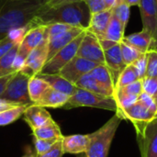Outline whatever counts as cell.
I'll list each match as a JSON object with an SVG mask.
<instances>
[{
    "instance_id": "8",
    "label": "cell",
    "mask_w": 157,
    "mask_h": 157,
    "mask_svg": "<svg viewBox=\"0 0 157 157\" xmlns=\"http://www.w3.org/2000/svg\"><path fill=\"white\" fill-rule=\"evenodd\" d=\"M76 56L94 62L98 64H105L104 51L99 43V40L88 30L85 31Z\"/></svg>"
},
{
    "instance_id": "44",
    "label": "cell",
    "mask_w": 157,
    "mask_h": 157,
    "mask_svg": "<svg viewBox=\"0 0 157 157\" xmlns=\"http://www.w3.org/2000/svg\"><path fill=\"white\" fill-rule=\"evenodd\" d=\"M17 106H21V104L15 103V102H11V101L6 100V99L0 98V112L6 111L7 109H13V108H16Z\"/></svg>"
},
{
    "instance_id": "30",
    "label": "cell",
    "mask_w": 157,
    "mask_h": 157,
    "mask_svg": "<svg viewBox=\"0 0 157 157\" xmlns=\"http://www.w3.org/2000/svg\"><path fill=\"white\" fill-rule=\"evenodd\" d=\"M116 103H117V109H125L132 106L138 100L137 96L130 95L123 92L121 89H115L113 95Z\"/></svg>"
},
{
    "instance_id": "41",
    "label": "cell",
    "mask_w": 157,
    "mask_h": 157,
    "mask_svg": "<svg viewBox=\"0 0 157 157\" xmlns=\"http://www.w3.org/2000/svg\"><path fill=\"white\" fill-rule=\"evenodd\" d=\"M84 2L86 4L91 15L107 9L104 0H85Z\"/></svg>"
},
{
    "instance_id": "42",
    "label": "cell",
    "mask_w": 157,
    "mask_h": 157,
    "mask_svg": "<svg viewBox=\"0 0 157 157\" xmlns=\"http://www.w3.org/2000/svg\"><path fill=\"white\" fill-rule=\"evenodd\" d=\"M63 144L62 140L58 141L50 151L45 153L41 155H37V157H63Z\"/></svg>"
},
{
    "instance_id": "28",
    "label": "cell",
    "mask_w": 157,
    "mask_h": 157,
    "mask_svg": "<svg viewBox=\"0 0 157 157\" xmlns=\"http://www.w3.org/2000/svg\"><path fill=\"white\" fill-rule=\"evenodd\" d=\"M19 45L14 46L9 52H7L1 59H0V77L6 76L8 75L15 74L12 68L13 61L17 53Z\"/></svg>"
},
{
    "instance_id": "1",
    "label": "cell",
    "mask_w": 157,
    "mask_h": 157,
    "mask_svg": "<svg viewBox=\"0 0 157 157\" xmlns=\"http://www.w3.org/2000/svg\"><path fill=\"white\" fill-rule=\"evenodd\" d=\"M45 4L46 0H0V40L9 30L29 24Z\"/></svg>"
},
{
    "instance_id": "33",
    "label": "cell",
    "mask_w": 157,
    "mask_h": 157,
    "mask_svg": "<svg viewBox=\"0 0 157 157\" xmlns=\"http://www.w3.org/2000/svg\"><path fill=\"white\" fill-rule=\"evenodd\" d=\"M113 16L118 18V20L126 29L131 17V6L127 5L124 1H122L120 5L113 8Z\"/></svg>"
},
{
    "instance_id": "39",
    "label": "cell",
    "mask_w": 157,
    "mask_h": 157,
    "mask_svg": "<svg viewBox=\"0 0 157 157\" xmlns=\"http://www.w3.org/2000/svg\"><path fill=\"white\" fill-rule=\"evenodd\" d=\"M118 89H121L127 94L137 96V97H139L144 92L142 80H137V81H135V82H133L128 86H123L121 88H118Z\"/></svg>"
},
{
    "instance_id": "18",
    "label": "cell",
    "mask_w": 157,
    "mask_h": 157,
    "mask_svg": "<svg viewBox=\"0 0 157 157\" xmlns=\"http://www.w3.org/2000/svg\"><path fill=\"white\" fill-rule=\"evenodd\" d=\"M153 40V33L147 29H143L139 32L124 36L122 42L133 47L142 53H146L151 46Z\"/></svg>"
},
{
    "instance_id": "38",
    "label": "cell",
    "mask_w": 157,
    "mask_h": 157,
    "mask_svg": "<svg viewBox=\"0 0 157 157\" xmlns=\"http://www.w3.org/2000/svg\"><path fill=\"white\" fill-rule=\"evenodd\" d=\"M132 65L137 70V73L139 75V77L141 80H143L146 75V69H147V56L146 53H144L139 59H137Z\"/></svg>"
},
{
    "instance_id": "13",
    "label": "cell",
    "mask_w": 157,
    "mask_h": 157,
    "mask_svg": "<svg viewBox=\"0 0 157 157\" xmlns=\"http://www.w3.org/2000/svg\"><path fill=\"white\" fill-rule=\"evenodd\" d=\"M46 30V26L44 25H37L32 27L26 34L23 41L19 44L17 54L22 57H28L29 53L37 46H39L44 39V34Z\"/></svg>"
},
{
    "instance_id": "53",
    "label": "cell",
    "mask_w": 157,
    "mask_h": 157,
    "mask_svg": "<svg viewBox=\"0 0 157 157\" xmlns=\"http://www.w3.org/2000/svg\"><path fill=\"white\" fill-rule=\"evenodd\" d=\"M80 157H87L86 155H84V156H80Z\"/></svg>"
},
{
    "instance_id": "25",
    "label": "cell",
    "mask_w": 157,
    "mask_h": 157,
    "mask_svg": "<svg viewBox=\"0 0 157 157\" xmlns=\"http://www.w3.org/2000/svg\"><path fill=\"white\" fill-rule=\"evenodd\" d=\"M48 88H50V86L43 79L38 77L37 75L30 77L28 84V91L32 104L39 101Z\"/></svg>"
},
{
    "instance_id": "37",
    "label": "cell",
    "mask_w": 157,
    "mask_h": 157,
    "mask_svg": "<svg viewBox=\"0 0 157 157\" xmlns=\"http://www.w3.org/2000/svg\"><path fill=\"white\" fill-rule=\"evenodd\" d=\"M143 89L144 92L152 96L153 98H157V76L156 77H144L143 80Z\"/></svg>"
},
{
    "instance_id": "11",
    "label": "cell",
    "mask_w": 157,
    "mask_h": 157,
    "mask_svg": "<svg viewBox=\"0 0 157 157\" xmlns=\"http://www.w3.org/2000/svg\"><path fill=\"white\" fill-rule=\"evenodd\" d=\"M137 136L141 157H157V118L147 123Z\"/></svg>"
},
{
    "instance_id": "51",
    "label": "cell",
    "mask_w": 157,
    "mask_h": 157,
    "mask_svg": "<svg viewBox=\"0 0 157 157\" xmlns=\"http://www.w3.org/2000/svg\"><path fill=\"white\" fill-rule=\"evenodd\" d=\"M57 1H59V0H47L45 6H46L47 7H51V6H52L55 4Z\"/></svg>"
},
{
    "instance_id": "48",
    "label": "cell",
    "mask_w": 157,
    "mask_h": 157,
    "mask_svg": "<svg viewBox=\"0 0 157 157\" xmlns=\"http://www.w3.org/2000/svg\"><path fill=\"white\" fill-rule=\"evenodd\" d=\"M123 0H104L107 9H113L118 5H120Z\"/></svg>"
},
{
    "instance_id": "32",
    "label": "cell",
    "mask_w": 157,
    "mask_h": 157,
    "mask_svg": "<svg viewBox=\"0 0 157 157\" xmlns=\"http://www.w3.org/2000/svg\"><path fill=\"white\" fill-rule=\"evenodd\" d=\"M121 55H122V59L125 63L126 65H130L132 64L137 59H139L144 53H142L141 52L137 51L136 49H134L133 47L124 43V42H121Z\"/></svg>"
},
{
    "instance_id": "7",
    "label": "cell",
    "mask_w": 157,
    "mask_h": 157,
    "mask_svg": "<svg viewBox=\"0 0 157 157\" xmlns=\"http://www.w3.org/2000/svg\"><path fill=\"white\" fill-rule=\"evenodd\" d=\"M116 114L122 121H129L133 124L136 135L141 134L147 123L155 117V113L145 107L139 100L128 109H117Z\"/></svg>"
},
{
    "instance_id": "2",
    "label": "cell",
    "mask_w": 157,
    "mask_h": 157,
    "mask_svg": "<svg viewBox=\"0 0 157 157\" xmlns=\"http://www.w3.org/2000/svg\"><path fill=\"white\" fill-rule=\"evenodd\" d=\"M91 13L85 2L63 4L52 7L45 6L31 21L34 26L64 23L73 27L87 29Z\"/></svg>"
},
{
    "instance_id": "26",
    "label": "cell",
    "mask_w": 157,
    "mask_h": 157,
    "mask_svg": "<svg viewBox=\"0 0 157 157\" xmlns=\"http://www.w3.org/2000/svg\"><path fill=\"white\" fill-rule=\"evenodd\" d=\"M124 33H125V29L123 28L122 24L112 14L109 24L102 39H106V40L115 41L117 43H121L125 36ZM98 40H100V39H98Z\"/></svg>"
},
{
    "instance_id": "49",
    "label": "cell",
    "mask_w": 157,
    "mask_h": 157,
    "mask_svg": "<svg viewBox=\"0 0 157 157\" xmlns=\"http://www.w3.org/2000/svg\"><path fill=\"white\" fill-rule=\"evenodd\" d=\"M123 1L132 7V6H138L141 0H123Z\"/></svg>"
},
{
    "instance_id": "54",
    "label": "cell",
    "mask_w": 157,
    "mask_h": 157,
    "mask_svg": "<svg viewBox=\"0 0 157 157\" xmlns=\"http://www.w3.org/2000/svg\"><path fill=\"white\" fill-rule=\"evenodd\" d=\"M46 1H47V0H46Z\"/></svg>"
},
{
    "instance_id": "5",
    "label": "cell",
    "mask_w": 157,
    "mask_h": 157,
    "mask_svg": "<svg viewBox=\"0 0 157 157\" xmlns=\"http://www.w3.org/2000/svg\"><path fill=\"white\" fill-rule=\"evenodd\" d=\"M29 78L30 77L29 75L22 72L15 73L0 98L21 105H31L32 102L30 101L28 91V84Z\"/></svg>"
},
{
    "instance_id": "50",
    "label": "cell",
    "mask_w": 157,
    "mask_h": 157,
    "mask_svg": "<svg viewBox=\"0 0 157 157\" xmlns=\"http://www.w3.org/2000/svg\"><path fill=\"white\" fill-rule=\"evenodd\" d=\"M22 157H37V155H36L35 153H33V152L29 149V150H27V151L25 152V154L23 155V156Z\"/></svg>"
},
{
    "instance_id": "43",
    "label": "cell",
    "mask_w": 157,
    "mask_h": 157,
    "mask_svg": "<svg viewBox=\"0 0 157 157\" xmlns=\"http://www.w3.org/2000/svg\"><path fill=\"white\" fill-rule=\"evenodd\" d=\"M16 44H14L10 40H8L6 37L0 40V59L7 52H9Z\"/></svg>"
},
{
    "instance_id": "23",
    "label": "cell",
    "mask_w": 157,
    "mask_h": 157,
    "mask_svg": "<svg viewBox=\"0 0 157 157\" xmlns=\"http://www.w3.org/2000/svg\"><path fill=\"white\" fill-rule=\"evenodd\" d=\"M34 138L44 139V140H62L63 135L62 134L60 126L51 119L41 127L32 131Z\"/></svg>"
},
{
    "instance_id": "35",
    "label": "cell",
    "mask_w": 157,
    "mask_h": 157,
    "mask_svg": "<svg viewBox=\"0 0 157 157\" xmlns=\"http://www.w3.org/2000/svg\"><path fill=\"white\" fill-rule=\"evenodd\" d=\"M60 140H44V139H36L34 138V147L36 155H41L47 153L52 149V147Z\"/></svg>"
},
{
    "instance_id": "45",
    "label": "cell",
    "mask_w": 157,
    "mask_h": 157,
    "mask_svg": "<svg viewBox=\"0 0 157 157\" xmlns=\"http://www.w3.org/2000/svg\"><path fill=\"white\" fill-rule=\"evenodd\" d=\"M13 75H14V74L8 75H6V76L0 77V97H1V95L4 93L6 87L7 86V85H8V83H9V81H10V79L12 78Z\"/></svg>"
},
{
    "instance_id": "14",
    "label": "cell",
    "mask_w": 157,
    "mask_h": 157,
    "mask_svg": "<svg viewBox=\"0 0 157 157\" xmlns=\"http://www.w3.org/2000/svg\"><path fill=\"white\" fill-rule=\"evenodd\" d=\"M86 29L74 27L70 30L62 33L60 35H57L55 37H52L49 39V44H48V60H50L54 54H56L60 50H62L63 47L68 45L71 41H73L75 38H77L80 34H82ZM47 60V61H48Z\"/></svg>"
},
{
    "instance_id": "10",
    "label": "cell",
    "mask_w": 157,
    "mask_h": 157,
    "mask_svg": "<svg viewBox=\"0 0 157 157\" xmlns=\"http://www.w3.org/2000/svg\"><path fill=\"white\" fill-rule=\"evenodd\" d=\"M98 65V64L94 62L75 56L67 64H65L58 74L70 83L75 85L82 76L90 73Z\"/></svg>"
},
{
    "instance_id": "19",
    "label": "cell",
    "mask_w": 157,
    "mask_h": 157,
    "mask_svg": "<svg viewBox=\"0 0 157 157\" xmlns=\"http://www.w3.org/2000/svg\"><path fill=\"white\" fill-rule=\"evenodd\" d=\"M63 150L65 154H82L86 153L88 146L87 134H74L63 136L62 139Z\"/></svg>"
},
{
    "instance_id": "6",
    "label": "cell",
    "mask_w": 157,
    "mask_h": 157,
    "mask_svg": "<svg viewBox=\"0 0 157 157\" xmlns=\"http://www.w3.org/2000/svg\"><path fill=\"white\" fill-rule=\"evenodd\" d=\"M85 31L82 34H80L77 38H75L73 41H71L68 45H66L62 50H60L50 60H48L44 64V66L42 67L40 74H43V75L58 74L65 64H67L73 58L76 56L79 45L85 35Z\"/></svg>"
},
{
    "instance_id": "40",
    "label": "cell",
    "mask_w": 157,
    "mask_h": 157,
    "mask_svg": "<svg viewBox=\"0 0 157 157\" xmlns=\"http://www.w3.org/2000/svg\"><path fill=\"white\" fill-rule=\"evenodd\" d=\"M138 100L140 102H142L145 107H147L149 109H151L152 111H154L155 113H156L157 110V104L156 100L155 98H153L152 96L146 94L145 92H143L139 97H138Z\"/></svg>"
},
{
    "instance_id": "12",
    "label": "cell",
    "mask_w": 157,
    "mask_h": 157,
    "mask_svg": "<svg viewBox=\"0 0 157 157\" xmlns=\"http://www.w3.org/2000/svg\"><path fill=\"white\" fill-rule=\"evenodd\" d=\"M104 58H105V65L109 70L115 85L120 75L127 66L122 59L120 43H117L111 48L104 51Z\"/></svg>"
},
{
    "instance_id": "3",
    "label": "cell",
    "mask_w": 157,
    "mask_h": 157,
    "mask_svg": "<svg viewBox=\"0 0 157 157\" xmlns=\"http://www.w3.org/2000/svg\"><path fill=\"white\" fill-rule=\"evenodd\" d=\"M115 114L102 127L88 135V146L85 153L87 157H108L111 143L121 122Z\"/></svg>"
},
{
    "instance_id": "27",
    "label": "cell",
    "mask_w": 157,
    "mask_h": 157,
    "mask_svg": "<svg viewBox=\"0 0 157 157\" xmlns=\"http://www.w3.org/2000/svg\"><path fill=\"white\" fill-rule=\"evenodd\" d=\"M137 80H141V79L139 77V75H138L135 67L132 64L127 65L118 78V80L115 84V89L121 88V87L128 86Z\"/></svg>"
},
{
    "instance_id": "31",
    "label": "cell",
    "mask_w": 157,
    "mask_h": 157,
    "mask_svg": "<svg viewBox=\"0 0 157 157\" xmlns=\"http://www.w3.org/2000/svg\"><path fill=\"white\" fill-rule=\"evenodd\" d=\"M32 27H35V26L33 25L32 22H30L28 25H25V26H22V27H18V28L13 29H11V30H9L7 32V34H6V37L8 40H10L14 44L19 45L23 41L24 38H25V36L27 34V32Z\"/></svg>"
},
{
    "instance_id": "47",
    "label": "cell",
    "mask_w": 157,
    "mask_h": 157,
    "mask_svg": "<svg viewBox=\"0 0 157 157\" xmlns=\"http://www.w3.org/2000/svg\"><path fill=\"white\" fill-rule=\"evenodd\" d=\"M149 50H153V51H157V17L156 22H155V30L153 33V40H152V43L150 46Z\"/></svg>"
},
{
    "instance_id": "29",
    "label": "cell",
    "mask_w": 157,
    "mask_h": 157,
    "mask_svg": "<svg viewBox=\"0 0 157 157\" xmlns=\"http://www.w3.org/2000/svg\"><path fill=\"white\" fill-rule=\"evenodd\" d=\"M27 107V105H21L0 112V126H6L17 121L23 115Z\"/></svg>"
},
{
    "instance_id": "9",
    "label": "cell",
    "mask_w": 157,
    "mask_h": 157,
    "mask_svg": "<svg viewBox=\"0 0 157 157\" xmlns=\"http://www.w3.org/2000/svg\"><path fill=\"white\" fill-rule=\"evenodd\" d=\"M48 37L44 34V39L41 43L29 53L26 59L25 66L20 72L24 73L29 77L40 74L48 60Z\"/></svg>"
},
{
    "instance_id": "22",
    "label": "cell",
    "mask_w": 157,
    "mask_h": 157,
    "mask_svg": "<svg viewBox=\"0 0 157 157\" xmlns=\"http://www.w3.org/2000/svg\"><path fill=\"white\" fill-rule=\"evenodd\" d=\"M75 86L77 88H81L100 96H105V97H113V93L109 92L108 89H106L104 86H102L91 75L90 73L85 75L82 76L76 83Z\"/></svg>"
},
{
    "instance_id": "16",
    "label": "cell",
    "mask_w": 157,
    "mask_h": 157,
    "mask_svg": "<svg viewBox=\"0 0 157 157\" xmlns=\"http://www.w3.org/2000/svg\"><path fill=\"white\" fill-rule=\"evenodd\" d=\"M112 14L113 9H105L103 11L92 14L86 30L96 35L98 39H102L109 24Z\"/></svg>"
},
{
    "instance_id": "20",
    "label": "cell",
    "mask_w": 157,
    "mask_h": 157,
    "mask_svg": "<svg viewBox=\"0 0 157 157\" xmlns=\"http://www.w3.org/2000/svg\"><path fill=\"white\" fill-rule=\"evenodd\" d=\"M37 76L43 79L45 82H47V84L52 89L59 91L61 93H63L69 97L73 96L77 89L75 85L70 83L68 80H66L63 76H61L59 74H53V75L38 74Z\"/></svg>"
},
{
    "instance_id": "4",
    "label": "cell",
    "mask_w": 157,
    "mask_h": 157,
    "mask_svg": "<svg viewBox=\"0 0 157 157\" xmlns=\"http://www.w3.org/2000/svg\"><path fill=\"white\" fill-rule=\"evenodd\" d=\"M80 107L96 108L115 112L117 110V103L114 97L100 96L81 88H77L75 93L69 98V100L63 109H69Z\"/></svg>"
},
{
    "instance_id": "17",
    "label": "cell",
    "mask_w": 157,
    "mask_h": 157,
    "mask_svg": "<svg viewBox=\"0 0 157 157\" xmlns=\"http://www.w3.org/2000/svg\"><path fill=\"white\" fill-rule=\"evenodd\" d=\"M143 29L154 33L157 17V0H141L139 4Z\"/></svg>"
},
{
    "instance_id": "21",
    "label": "cell",
    "mask_w": 157,
    "mask_h": 157,
    "mask_svg": "<svg viewBox=\"0 0 157 157\" xmlns=\"http://www.w3.org/2000/svg\"><path fill=\"white\" fill-rule=\"evenodd\" d=\"M69 96L61 93L59 91H56L52 89V87L48 88L47 91L42 95V97L40 98L39 101L34 103L35 105L41 106L43 108H63L64 105L69 100Z\"/></svg>"
},
{
    "instance_id": "36",
    "label": "cell",
    "mask_w": 157,
    "mask_h": 157,
    "mask_svg": "<svg viewBox=\"0 0 157 157\" xmlns=\"http://www.w3.org/2000/svg\"><path fill=\"white\" fill-rule=\"evenodd\" d=\"M147 56V69L145 77L157 76V51L149 50L146 52Z\"/></svg>"
},
{
    "instance_id": "15",
    "label": "cell",
    "mask_w": 157,
    "mask_h": 157,
    "mask_svg": "<svg viewBox=\"0 0 157 157\" xmlns=\"http://www.w3.org/2000/svg\"><path fill=\"white\" fill-rule=\"evenodd\" d=\"M23 119L28 123L29 128L34 131L44 125L48 121L52 118L45 108L31 104L26 108L23 113Z\"/></svg>"
},
{
    "instance_id": "34",
    "label": "cell",
    "mask_w": 157,
    "mask_h": 157,
    "mask_svg": "<svg viewBox=\"0 0 157 157\" xmlns=\"http://www.w3.org/2000/svg\"><path fill=\"white\" fill-rule=\"evenodd\" d=\"M73 28H74L73 26L68 25V24H64V23H52V24L46 26L45 35L48 37V40H49L52 37H55V36L60 35L62 33H64Z\"/></svg>"
},
{
    "instance_id": "52",
    "label": "cell",
    "mask_w": 157,
    "mask_h": 157,
    "mask_svg": "<svg viewBox=\"0 0 157 157\" xmlns=\"http://www.w3.org/2000/svg\"><path fill=\"white\" fill-rule=\"evenodd\" d=\"M155 100H156V104H157V98H155ZM155 118H157V110H156V113H155Z\"/></svg>"
},
{
    "instance_id": "24",
    "label": "cell",
    "mask_w": 157,
    "mask_h": 157,
    "mask_svg": "<svg viewBox=\"0 0 157 157\" xmlns=\"http://www.w3.org/2000/svg\"><path fill=\"white\" fill-rule=\"evenodd\" d=\"M90 75L106 89H108L109 92L113 93L114 95V89L115 85L111 76V74L108 67L105 64H98L96 66L91 72Z\"/></svg>"
},
{
    "instance_id": "46",
    "label": "cell",
    "mask_w": 157,
    "mask_h": 157,
    "mask_svg": "<svg viewBox=\"0 0 157 157\" xmlns=\"http://www.w3.org/2000/svg\"><path fill=\"white\" fill-rule=\"evenodd\" d=\"M99 43L103 49V51H106L109 48H111L112 46L116 45L117 42L115 41H112V40H106V39H100L99 40Z\"/></svg>"
}]
</instances>
